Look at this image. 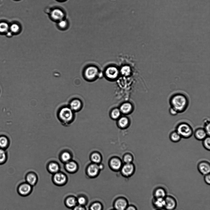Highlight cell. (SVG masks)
I'll return each mask as SVG.
<instances>
[{
  "mask_svg": "<svg viewBox=\"0 0 210 210\" xmlns=\"http://www.w3.org/2000/svg\"><path fill=\"white\" fill-rule=\"evenodd\" d=\"M73 210H85V208L81 205H76L73 209Z\"/></svg>",
  "mask_w": 210,
  "mask_h": 210,
  "instance_id": "b9f144b4",
  "label": "cell"
},
{
  "mask_svg": "<svg viewBox=\"0 0 210 210\" xmlns=\"http://www.w3.org/2000/svg\"><path fill=\"white\" fill-rule=\"evenodd\" d=\"M197 168L200 173L203 175L210 174V164L208 161L203 160L199 163Z\"/></svg>",
  "mask_w": 210,
  "mask_h": 210,
  "instance_id": "5b68a950",
  "label": "cell"
},
{
  "mask_svg": "<svg viewBox=\"0 0 210 210\" xmlns=\"http://www.w3.org/2000/svg\"><path fill=\"white\" fill-rule=\"evenodd\" d=\"M7 154L3 149L0 148V165L5 164L7 160Z\"/></svg>",
  "mask_w": 210,
  "mask_h": 210,
  "instance_id": "484cf974",
  "label": "cell"
},
{
  "mask_svg": "<svg viewBox=\"0 0 210 210\" xmlns=\"http://www.w3.org/2000/svg\"><path fill=\"white\" fill-rule=\"evenodd\" d=\"M204 180L205 183L208 185L210 184V174L204 175Z\"/></svg>",
  "mask_w": 210,
  "mask_h": 210,
  "instance_id": "ab89813d",
  "label": "cell"
},
{
  "mask_svg": "<svg viewBox=\"0 0 210 210\" xmlns=\"http://www.w3.org/2000/svg\"><path fill=\"white\" fill-rule=\"evenodd\" d=\"M53 182L59 186H62L67 182V176L64 173L58 172L54 174L53 176Z\"/></svg>",
  "mask_w": 210,
  "mask_h": 210,
  "instance_id": "277c9868",
  "label": "cell"
},
{
  "mask_svg": "<svg viewBox=\"0 0 210 210\" xmlns=\"http://www.w3.org/2000/svg\"><path fill=\"white\" fill-rule=\"evenodd\" d=\"M128 119L125 117H122L119 119L118 123L119 126L122 127H126L128 124Z\"/></svg>",
  "mask_w": 210,
  "mask_h": 210,
  "instance_id": "1f68e13d",
  "label": "cell"
},
{
  "mask_svg": "<svg viewBox=\"0 0 210 210\" xmlns=\"http://www.w3.org/2000/svg\"><path fill=\"white\" fill-rule=\"evenodd\" d=\"M37 180V177L34 172H29L26 177V182L32 187L35 185Z\"/></svg>",
  "mask_w": 210,
  "mask_h": 210,
  "instance_id": "4fadbf2b",
  "label": "cell"
},
{
  "mask_svg": "<svg viewBox=\"0 0 210 210\" xmlns=\"http://www.w3.org/2000/svg\"><path fill=\"white\" fill-rule=\"evenodd\" d=\"M175 130L182 138L188 139L192 137L193 132L192 127L186 122L180 123L176 127Z\"/></svg>",
  "mask_w": 210,
  "mask_h": 210,
  "instance_id": "7a4b0ae2",
  "label": "cell"
},
{
  "mask_svg": "<svg viewBox=\"0 0 210 210\" xmlns=\"http://www.w3.org/2000/svg\"><path fill=\"white\" fill-rule=\"evenodd\" d=\"M62 159L64 161L67 162H68L70 159L71 156L68 153H67V152H65L62 154Z\"/></svg>",
  "mask_w": 210,
  "mask_h": 210,
  "instance_id": "e575fe53",
  "label": "cell"
},
{
  "mask_svg": "<svg viewBox=\"0 0 210 210\" xmlns=\"http://www.w3.org/2000/svg\"><path fill=\"white\" fill-rule=\"evenodd\" d=\"M170 107L175 110L178 113H183L188 107L189 100L184 94L178 93L173 94L169 101Z\"/></svg>",
  "mask_w": 210,
  "mask_h": 210,
  "instance_id": "6da1fadb",
  "label": "cell"
},
{
  "mask_svg": "<svg viewBox=\"0 0 210 210\" xmlns=\"http://www.w3.org/2000/svg\"><path fill=\"white\" fill-rule=\"evenodd\" d=\"M134 170V167L132 164H126L123 166L122 169L123 174L126 176H129L132 173Z\"/></svg>",
  "mask_w": 210,
  "mask_h": 210,
  "instance_id": "e0dca14e",
  "label": "cell"
},
{
  "mask_svg": "<svg viewBox=\"0 0 210 210\" xmlns=\"http://www.w3.org/2000/svg\"><path fill=\"white\" fill-rule=\"evenodd\" d=\"M169 112L172 116H176L179 114L175 110L171 107H170L169 109Z\"/></svg>",
  "mask_w": 210,
  "mask_h": 210,
  "instance_id": "60d3db41",
  "label": "cell"
},
{
  "mask_svg": "<svg viewBox=\"0 0 210 210\" xmlns=\"http://www.w3.org/2000/svg\"><path fill=\"white\" fill-rule=\"evenodd\" d=\"M195 138L197 140L202 141L208 136V135L203 127H199L193 132Z\"/></svg>",
  "mask_w": 210,
  "mask_h": 210,
  "instance_id": "8fae6325",
  "label": "cell"
},
{
  "mask_svg": "<svg viewBox=\"0 0 210 210\" xmlns=\"http://www.w3.org/2000/svg\"><path fill=\"white\" fill-rule=\"evenodd\" d=\"M169 138L171 142L174 143H178L180 141L182 138L176 131L172 132L169 135Z\"/></svg>",
  "mask_w": 210,
  "mask_h": 210,
  "instance_id": "d6986e66",
  "label": "cell"
},
{
  "mask_svg": "<svg viewBox=\"0 0 210 210\" xmlns=\"http://www.w3.org/2000/svg\"><path fill=\"white\" fill-rule=\"evenodd\" d=\"M51 16L53 19L60 21L63 19L64 14L63 11L61 10L55 9L51 11Z\"/></svg>",
  "mask_w": 210,
  "mask_h": 210,
  "instance_id": "5bb4252c",
  "label": "cell"
},
{
  "mask_svg": "<svg viewBox=\"0 0 210 210\" xmlns=\"http://www.w3.org/2000/svg\"><path fill=\"white\" fill-rule=\"evenodd\" d=\"M58 25L60 28H64L67 25V22L65 20L62 19L59 21Z\"/></svg>",
  "mask_w": 210,
  "mask_h": 210,
  "instance_id": "74e56055",
  "label": "cell"
},
{
  "mask_svg": "<svg viewBox=\"0 0 210 210\" xmlns=\"http://www.w3.org/2000/svg\"><path fill=\"white\" fill-rule=\"evenodd\" d=\"M32 186L26 182H23L19 185L18 191L19 194L23 196H26L31 192Z\"/></svg>",
  "mask_w": 210,
  "mask_h": 210,
  "instance_id": "52a82bcc",
  "label": "cell"
},
{
  "mask_svg": "<svg viewBox=\"0 0 210 210\" xmlns=\"http://www.w3.org/2000/svg\"><path fill=\"white\" fill-rule=\"evenodd\" d=\"M165 205L164 209L166 210H174L177 205V202L173 196L167 195L164 198Z\"/></svg>",
  "mask_w": 210,
  "mask_h": 210,
  "instance_id": "3957f363",
  "label": "cell"
},
{
  "mask_svg": "<svg viewBox=\"0 0 210 210\" xmlns=\"http://www.w3.org/2000/svg\"><path fill=\"white\" fill-rule=\"evenodd\" d=\"M127 203L126 201L123 199H119L115 203V207L117 210H124L126 208Z\"/></svg>",
  "mask_w": 210,
  "mask_h": 210,
  "instance_id": "ffe728a7",
  "label": "cell"
},
{
  "mask_svg": "<svg viewBox=\"0 0 210 210\" xmlns=\"http://www.w3.org/2000/svg\"><path fill=\"white\" fill-rule=\"evenodd\" d=\"M126 210H136L134 207H130L128 208Z\"/></svg>",
  "mask_w": 210,
  "mask_h": 210,
  "instance_id": "7bdbcfd3",
  "label": "cell"
},
{
  "mask_svg": "<svg viewBox=\"0 0 210 210\" xmlns=\"http://www.w3.org/2000/svg\"><path fill=\"white\" fill-rule=\"evenodd\" d=\"M66 170L70 173H74L77 170V164L74 162H69L66 164L65 166Z\"/></svg>",
  "mask_w": 210,
  "mask_h": 210,
  "instance_id": "2e32d148",
  "label": "cell"
},
{
  "mask_svg": "<svg viewBox=\"0 0 210 210\" xmlns=\"http://www.w3.org/2000/svg\"><path fill=\"white\" fill-rule=\"evenodd\" d=\"M60 114V117L64 121H71L72 118L73 114L72 109L68 107H65L62 109Z\"/></svg>",
  "mask_w": 210,
  "mask_h": 210,
  "instance_id": "ba28073f",
  "label": "cell"
},
{
  "mask_svg": "<svg viewBox=\"0 0 210 210\" xmlns=\"http://www.w3.org/2000/svg\"><path fill=\"white\" fill-rule=\"evenodd\" d=\"M105 75L107 78L110 79H114L119 75V71L117 68L114 66H110L106 70Z\"/></svg>",
  "mask_w": 210,
  "mask_h": 210,
  "instance_id": "9c48e42d",
  "label": "cell"
},
{
  "mask_svg": "<svg viewBox=\"0 0 210 210\" xmlns=\"http://www.w3.org/2000/svg\"><path fill=\"white\" fill-rule=\"evenodd\" d=\"M120 115V111L118 109H114L112 113V116L114 119L118 118Z\"/></svg>",
  "mask_w": 210,
  "mask_h": 210,
  "instance_id": "836d02e7",
  "label": "cell"
},
{
  "mask_svg": "<svg viewBox=\"0 0 210 210\" xmlns=\"http://www.w3.org/2000/svg\"><path fill=\"white\" fill-rule=\"evenodd\" d=\"M9 144V139L5 136L0 137V148L4 149L7 147Z\"/></svg>",
  "mask_w": 210,
  "mask_h": 210,
  "instance_id": "cb8c5ba5",
  "label": "cell"
},
{
  "mask_svg": "<svg viewBox=\"0 0 210 210\" xmlns=\"http://www.w3.org/2000/svg\"><path fill=\"white\" fill-rule=\"evenodd\" d=\"M10 30L12 33H16L19 30L20 27L17 24L14 23L10 26Z\"/></svg>",
  "mask_w": 210,
  "mask_h": 210,
  "instance_id": "d6a6232c",
  "label": "cell"
},
{
  "mask_svg": "<svg viewBox=\"0 0 210 210\" xmlns=\"http://www.w3.org/2000/svg\"><path fill=\"white\" fill-rule=\"evenodd\" d=\"M203 129L207 133L208 136H210V122L208 119H205L204 121V125Z\"/></svg>",
  "mask_w": 210,
  "mask_h": 210,
  "instance_id": "f1b7e54d",
  "label": "cell"
},
{
  "mask_svg": "<svg viewBox=\"0 0 210 210\" xmlns=\"http://www.w3.org/2000/svg\"><path fill=\"white\" fill-rule=\"evenodd\" d=\"M101 204L98 203H94L91 207V210H101Z\"/></svg>",
  "mask_w": 210,
  "mask_h": 210,
  "instance_id": "8d00e7d4",
  "label": "cell"
},
{
  "mask_svg": "<svg viewBox=\"0 0 210 210\" xmlns=\"http://www.w3.org/2000/svg\"><path fill=\"white\" fill-rule=\"evenodd\" d=\"M202 144L205 149L208 151L210 150V136H208L202 141Z\"/></svg>",
  "mask_w": 210,
  "mask_h": 210,
  "instance_id": "83f0119b",
  "label": "cell"
},
{
  "mask_svg": "<svg viewBox=\"0 0 210 210\" xmlns=\"http://www.w3.org/2000/svg\"><path fill=\"white\" fill-rule=\"evenodd\" d=\"M132 158L130 155H126L124 156V160L126 164L130 163L132 161Z\"/></svg>",
  "mask_w": 210,
  "mask_h": 210,
  "instance_id": "f35d334b",
  "label": "cell"
},
{
  "mask_svg": "<svg viewBox=\"0 0 210 210\" xmlns=\"http://www.w3.org/2000/svg\"><path fill=\"white\" fill-rule=\"evenodd\" d=\"M132 108V106L130 103H126L123 104L120 108V112L124 113H128Z\"/></svg>",
  "mask_w": 210,
  "mask_h": 210,
  "instance_id": "603a6c76",
  "label": "cell"
},
{
  "mask_svg": "<svg viewBox=\"0 0 210 210\" xmlns=\"http://www.w3.org/2000/svg\"><path fill=\"white\" fill-rule=\"evenodd\" d=\"M98 71L96 67L90 66L85 70L84 76L88 80H92L95 78L98 75Z\"/></svg>",
  "mask_w": 210,
  "mask_h": 210,
  "instance_id": "8992f818",
  "label": "cell"
},
{
  "mask_svg": "<svg viewBox=\"0 0 210 210\" xmlns=\"http://www.w3.org/2000/svg\"><path fill=\"white\" fill-rule=\"evenodd\" d=\"M155 210H163V209H156Z\"/></svg>",
  "mask_w": 210,
  "mask_h": 210,
  "instance_id": "f6af8a7d",
  "label": "cell"
},
{
  "mask_svg": "<svg viewBox=\"0 0 210 210\" xmlns=\"http://www.w3.org/2000/svg\"><path fill=\"white\" fill-rule=\"evenodd\" d=\"M48 170L49 172L54 174L59 172L60 168L58 164L55 163H51L49 164Z\"/></svg>",
  "mask_w": 210,
  "mask_h": 210,
  "instance_id": "44dd1931",
  "label": "cell"
},
{
  "mask_svg": "<svg viewBox=\"0 0 210 210\" xmlns=\"http://www.w3.org/2000/svg\"><path fill=\"white\" fill-rule=\"evenodd\" d=\"M121 162L119 159L115 158L113 159L110 162V165L114 170L119 169L121 166Z\"/></svg>",
  "mask_w": 210,
  "mask_h": 210,
  "instance_id": "d4e9b609",
  "label": "cell"
},
{
  "mask_svg": "<svg viewBox=\"0 0 210 210\" xmlns=\"http://www.w3.org/2000/svg\"><path fill=\"white\" fill-rule=\"evenodd\" d=\"M100 169L99 166L97 164H91L88 168V174L90 176H95L97 174Z\"/></svg>",
  "mask_w": 210,
  "mask_h": 210,
  "instance_id": "ac0fdd59",
  "label": "cell"
},
{
  "mask_svg": "<svg viewBox=\"0 0 210 210\" xmlns=\"http://www.w3.org/2000/svg\"><path fill=\"white\" fill-rule=\"evenodd\" d=\"M81 105V101L79 100L75 99L71 101L70 105L72 110H77L80 108Z\"/></svg>",
  "mask_w": 210,
  "mask_h": 210,
  "instance_id": "7402d4cb",
  "label": "cell"
},
{
  "mask_svg": "<svg viewBox=\"0 0 210 210\" xmlns=\"http://www.w3.org/2000/svg\"><path fill=\"white\" fill-rule=\"evenodd\" d=\"M153 194L154 197L164 199L167 195V192L164 188L158 187L154 189Z\"/></svg>",
  "mask_w": 210,
  "mask_h": 210,
  "instance_id": "7c38bea8",
  "label": "cell"
},
{
  "mask_svg": "<svg viewBox=\"0 0 210 210\" xmlns=\"http://www.w3.org/2000/svg\"><path fill=\"white\" fill-rule=\"evenodd\" d=\"M152 204L154 208L156 209H164L165 205L164 198L153 197L152 200Z\"/></svg>",
  "mask_w": 210,
  "mask_h": 210,
  "instance_id": "30bf717a",
  "label": "cell"
},
{
  "mask_svg": "<svg viewBox=\"0 0 210 210\" xmlns=\"http://www.w3.org/2000/svg\"><path fill=\"white\" fill-rule=\"evenodd\" d=\"M77 201V203L80 205H84L86 202L85 199L83 197H78Z\"/></svg>",
  "mask_w": 210,
  "mask_h": 210,
  "instance_id": "d590c367",
  "label": "cell"
},
{
  "mask_svg": "<svg viewBox=\"0 0 210 210\" xmlns=\"http://www.w3.org/2000/svg\"><path fill=\"white\" fill-rule=\"evenodd\" d=\"M9 27L7 23L2 22L0 23V32L5 33L7 32L9 30Z\"/></svg>",
  "mask_w": 210,
  "mask_h": 210,
  "instance_id": "f546056e",
  "label": "cell"
},
{
  "mask_svg": "<svg viewBox=\"0 0 210 210\" xmlns=\"http://www.w3.org/2000/svg\"><path fill=\"white\" fill-rule=\"evenodd\" d=\"M65 203L68 207L73 209L76 205L77 199L74 196H69L66 199Z\"/></svg>",
  "mask_w": 210,
  "mask_h": 210,
  "instance_id": "9a60e30c",
  "label": "cell"
},
{
  "mask_svg": "<svg viewBox=\"0 0 210 210\" xmlns=\"http://www.w3.org/2000/svg\"><path fill=\"white\" fill-rule=\"evenodd\" d=\"M11 33L12 32H7V36L9 37L11 36L12 35Z\"/></svg>",
  "mask_w": 210,
  "mask_h": 210,
  "instance_id": "ee69618b",
  "label": "cell"
},
{
  "mask_svg": "<svg viewBox=\"0 0 210 210\" xmlns=\"http://www.w3.org/2000/svg\"><path fill=\"white\" fill-rule=\"evenodd\" d=\"M92 160L94 163H96L100 162L101 160L100 155L98 153L93 154L92 156Z\"/></svg>",
  "mask_w": 210,
  "mask_h": 210,
  "instance_id": "4dcf8cb0",
  "label": "cell"
},
{
  "mask_svg": "<svg viewBox=\"0 0 210 210\" xmlns=\"http://www.w3.org/2000/svg\"><path fill=\"white\" fill-rule=\"evenodd\" d=\"M120 72L122 75L126 76H128L131 73V69L128 66L125 65L121 68Z\"/></svg>",
  "mask_w": 210,
  "mask_h": 210,
  "instance_id": "4316f807",
  "label": "cell"
}]
</instances>
